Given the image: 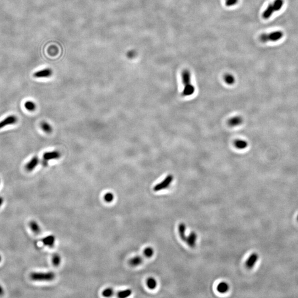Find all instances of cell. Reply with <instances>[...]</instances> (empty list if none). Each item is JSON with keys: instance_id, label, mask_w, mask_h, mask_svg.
Listing matches in <instances>:
<instances>
[{"instance_id": "cell-1", "label": "cell", "mask_w": 298, "mask_h": 298, "mask_svg": "<svg viewBox=\"0 0 298 298\" xmlns=\"http://www.w3.org/2000/svg\"><path fill=\"white\" fill-rule=\"evenodd\" d=\"M182 79L184 88L183 90L182 96H190L195 93V87L191 83V74L188 70H184L182 73Z\"/></svg>"}, {"instance_id": "cell-2", "label": "cell", "mask_w": 298, "mask_h": 298, "mask_svg": "<svg viewBox=\"0 0 298 298\" xmlns=\"http://www.w3.org/2000/svg\"><path fill=\"white\" fill-rule=\"evenodd\" d=\"M284 0H274L273 2L269 4L262 14V17L265 19H269L273 13L279 11L283 7Z\"/></svg>"}, {"instance_id": "cell-3", "label": "cell", "mask_w": 298, "mask_h": 298, "mask_svg": "<svg viewBox=\"0 0 298 298\" xmlns=\"http://www.w3.org/2000/svg\"><path fill=\"white\" fill-rule=\"evenodd\" d=\"M283 36L284 33L283 32L275 31L269 33L262 34L259 37V39L262 43H267L268 42H277L281 39Z\"/></svg>"}, {"instance_id": "cell-4", "label": "cell", "mask_w": 298, "mask_h": 298, "mask_svg": "<svg viewBox=\"0 0 298 298\" xmlns=\"http://www.w3.org/2000/svg\"><path fill=\"white\" fill-rule=\"evenodd\" d=\"M55 274L52 272H32L30 278L34 281H52L55 278Z\"/></svg>"}, {"instance_id": "cell-5", "label": "cell", "mask_w": 298, "mask_h": 298, "mask_svg": "<svg viewBox=\"0 0 298 298\" xmlns=\"http://www.w3.org/2000/svg\"><path fill=\"white\" fill-rule=\"evenodd\" d=\"M173 180H174V176L172 175L171 174L168 175V176L166 177L162 182L159 183L154 187V191L155 192H158L167 188L170 186Z\"/></svg>"}, {"instance_id": "cell-6", "label": "cell", "mask_w": 298, "mask_h": 298, "mask_svg": "<svg viewBox=\"0 0 298 298\" xmlns=\"http://www.w3.org/2000/svg\"><path fill=\"white\" fill-rule=\"evenodd\" d=\"M17 121H18V119L16 116H13V115L8 116L0 122V129H2L4 127H6L7 125L15 124V123H17Z\"/></svg>"}, {"instance_id": "cell-7", "label": "cell", "mask_w": 298, "mask_h": 298, "mask_svg": "<svg viewBox=\"0 0 298 298\" xmlns=\"http://www.w3.org/2000/svg\"><path fill=\"white\" fill-rule=\"evenodd\" d=\"M61 154L58 151H52L44 153L43 155V160L48 162L52 160H57L60 158Z\"/></svg>"}, {"instance_id": "cell-8", "label": "cell", "mask_w": 298, "mask_h": 298, "mask_svg": "<svg viewBox=\"0 0 298 298\" xmlns=\"http://www.w3.org/2000/svg\"><path fill=\"white\" fill-rule=\"evenodd\" d=\"M52 75V69L50 68H46L34 73L33 76L36 78H46L50 77Z\"/></svg>"}, {"instance_id": "cell-9", "label": "cell", "mask_w": 298, "mask_h": 298, "mask_svg": "<svg viewBox=\"0 0 298 298\" xmlns=\"http://www.w3.org/2000/svg\"><path fill=\"white\" fill-rule=\"evenodd\" d=\"M39 162V160L38 156H34L33 158L31 159L27 164L25 165V169L27 172H32L34 169L37 167Z\"/></svg>"}, {"instance_id": "cell-10", "label": "cell", "mask_w": 298, "mask_h": 298, "mask_svg": "<svg viewBox=\"0 0 298 298\" xmlns=\"http://www.w3.org/2000/svg\"><path fill=\"white\" fill-rule=\"evenodd\" d=\"M259 256L257 253H252L249 256L246 262V266L248 268H252L255 266L256 263L257 261Z\"/></svg>"}, {"instance_id": "cell-11", "label": "cell", "mask_w": 298, "mask_h": 298, "mask_svg": "<svg viewBox=\"0 0 298 298\" xmlns=\"http://www.w3.org/2000/svg\"><path fill=\"white\" fill-rule=\"evenodd\" d=\"M243 122V119L240 116H235L228 120V124L231 127H235L241 124Z\"/></svg>"}, {"instance_id": "cell-12", "label": "cell", "mask_w": 298, "mask_h": 298, "mask_svg": "<svg viewBox=\"0 0 298 298\" xmlns=\"http://www.w3.org/2000/svg\"><path fill=\"white\" fill-rule=\"evenodd\" d=\"M196 240H197V235L195 232H192L188 236H187L185 241L188 245L189 246L194 247L195 245Z\"/></svg>"}, {"instance_id": "cell-13", "label": "cell", "mask_w": 298, "mask_h": 298, "mask_svg": "<svg viewBox=\"0 0 298 298\" xmlns=\"http://www.w3.org/2000/svg\"><path fill=\"white\" fill-rule=\"evenodd\" d=\"M42 242H43L44 245L49 247H52L54 246V243L55 242V238L52 235H49L46 237L43 238L42 240Z\"/></svg>"}, {"instance_id": "cell-14", "label": "cell", "mask_w": 298, "mask_h": 298, "mask_svg": "<svg viewBox=\"0 0 298 298\" xmlns=\"http://www.w3.org/2000/svg\"><path fill=\"white\" fill-rule=\"evenodd\" d=\"M29 228H31L32 231L36 234H39L41 232V228L38 222L34 220H32L29 223Z\"/></svg>"}, {"instance_id": "cell-15", "label": "cell", "mask_w": 298, "mask_h": 298, "mask_svg": "<svg viewBox=\"0 0 298 298\" xmlns=\"http://www.w3.org/2000/svg\"><path fill=\"white\" fill-rule=\"evenodd\" d=\"M234 145L237 149L243 150L246 149L248 146V143L245 140H236L235 141Z\"/></svg>"}, {"instance_id": "cell-16", "label": "cell", "mask_w": 298, "mask_h": 298, "mask_svg": "<svg viewBox=\"0 0 298 298\" xmlns=\"http://www.w3.org/2000/svg\"><path fill=\"white\" fill-rule=\"evenodd\" d=\"M186 225H185L184 224H183V223L180 224L179 226H178L179 234H180L181 238L183 240L185 241L186 240V237H187V236H186Z\"/></svg>"}, {"instance_id": "cell-17", "label": "cell", "mask_w": 298, "mask_h": 298, "mask_svg": "<svg viewBox=\"0 0 298 298\" xmlns=\"http://www.w3.org/2000/svg\"><path fill=\"white\" fill-rule=\"evenodd\" d=\"M224 80L225 83L229 85H233L235 82V79L234 77L230 73H227L224 76Z\"/></svg>"}, {"instance_id": "cell-18", "label": "cell", "mask_w": 298, "mask_h": 298, "mask_svg": "<svg viewBox=\"0 0 298 298\" xmlns=\"http://www.w3.org/2000/svg\"><path fill=\"white\" fill-rule=\"evenodd\" d=\"M229 285L225 282L219 283L217 286V290L220 293H225L229 290Z\"/></svg>"}, {"instance_id": "cell-19", "label": "cell", "mask_w": 298, "mask_h": 298, "mask_svg": "<svg viewBox=\"0 0 298 298\" xmlns=\"http://www.w3.org/2000/svg\"><path fill=\"white\" fill-rule=\"evenodd\" d=\"M25 108L29 112H33L36 109V104L31 100H28L25 103Z\"/></svg>"}, {"instance_id": "cell-20", "label": "cell", "mask_w": 298, "mask_h": 298, "mask_svg": "<svg viewBox=\"0 0 298 298\" xmlns=\"http://www.w3.org/2000/svg\"><path fill=\"white\" fill-rule=\"evenodd\" d=\"M40 127L42 128V129L46 133H52V130L51 125L47 122H42L40 123Z\"/></svg>"}, {"instance_id": "cell-21", "label": "cell", "mask_w": 298, "mask_h": 298, "mask_svg": "<svg viewBox=\"0 0 298 298\" xmlns=\"http://www.w3.org/2000/svg\"><path fill=\"white\" fill-rule=\"evenodd\" d=\"M143 261V259L140 256L134 257L133 259H131L129 261V263L132 266H137L140 265Z\"/></svg>"}, {"instance_id": "cell-22", "label": "cell", "mask_w": 298, "mask_h": 298, "mask_svg": "<svg viewBox=\"0 0 298 298\" xmlns=\"http://www.w3.org/2000/svg\"><path fill=\"white\" fill-rule=\"evenodd\" d=\"M146 284H147V286L149 289H151V290L155 289L157 286V282H156V280L153 278H148L147 280Z\"/></svg>"}, {"instance_id": "cell-23", "label": "cell", "mask_w": 298, "mask_h": 298, "mask_svg": "<svg viewBox=\"0 0 298 298\" xmlns=\"http://www.w3.org/2000/svg\"><path fill=\"white\" fill-rule=\"evenodd\" d=\"M61 262V257L58 255V253H55L52 255V263L54 266H58L60 264Z\"/></svg>"}, {"instance_id": "cell-24", "label": "cell", "mask_w": 298, "mask_h": 298, "mask_svg": "<svg viewBox=\"0 0 298 298\" xmlns=\"http://www.w3.org/2000/svg\"><path fill=\"white\" fill-rule=\"evenodd\" d=\"M131 294V291L130 289L123 290L118 293V296L120 298H125L129 296Z\"/></svg>"}, {"instance_id": "cell-25", "label": "cell", "mask_w": 298, "mask_h": 298, "mask_svg": "<svg viewBox=\"0 0 298 298\" xmlns=\"http://www.w3.org/2000/svg\"><path fill=\"white\" fill-rule=\"evenodd\" d=\"M144 254L146 257H151L154 255V250L151 247H147L144 249Z\"/></svg>"}, {"instance_id": "cell-26", "label": "cell", "mask_w": 298, "mask_h": 298, "mask_svg": "<svg viewBox=\"0 0 298 298\" xmlns=\"http://www.w3.org/2000/svg\"><path fill=\"white\" fill-rule=\"evenodd\" d=\"M104 199L107 203H110L114 199V195L112 193H107L104 195Z\"/></svg>"}, {"instance_id": "cell-27", "label": "cell", "mask_w": 298, "mask_h": 298, "mask_svg": "<svg viewBox=\"0 0 298 298\" xmlns=\"http://www.w3.org/2000/svg\"><path fill=\"white\" fill-rule=\"evenodd\" d=\"M113 294V290L111 288H107L102 292V295L104 297H110Z\"/></svg>"}, {"instance_id": "cell-28", "label": "cell", "mask_w": 298, "mask_h": 298, "mask_svg": "<svg viewBox=\"0 0 298 298\" xmlns=\"http://www.w3.org/2000/svg\"><path fill=\"white\" fill-rule=\"evenodd\" d=\"M239 2V0H225V5L227 7L234 6Z\"/></svg>"}, {"instance_id": "cell-29", "label": "cell", "mask_w": 298, "mask_h": 298, "mask_svg": "<svg viewBox=\"0 0 298 298\" xmlns=\"http://www.w3.org/2000/svg\"><path fill=\"white\" fill-rule=\"evenodd\" d=\"M135 54H136V52H135L134 50H130V51L128 52L127 56H128V57H129V58H134Z\"/></svg>"}, {"instance_id": "cell-30", "label": "cell", "mask_w": 298, "mask_h": 298, "mask_svg": "<svg viewBox=\"0 0 298 298\" xmlns=\"http://www.w3.org/2000/svg\"><path fill=\"white\" fill-rule=\"evenodd\" d=\"M4 294V290L2 286L0 285V296H2Z\"/></svg>"}, {"instance_id": "cell-31", "label": "cell", "mask_w": 298, "mask_h": 298, "mask_svg": "<svg viewBox=\"0 0 298 298\" xmlns=\"http://www.w3.org/2000/svg\"><path fill=\"white\" fill-rule=\"evenodd\" d=\"M3 201L4 200H3V197H0V207H1V205L3 204Z\"/></svg>"}, {"instance_id": "cell-32", "label": "cell", "mask_w": 298, "mask_h": 298, "mask_svg": "<svg viewBox=\"0 0 298 298\" xmlns=\"http://www.w3.org/2000/svg\"><path fill=\"white\" fill-rule=\"evenodd\" d=\"M1 260H2V257H1V256L0 255V262H1Z\"/></svg>"}, {"instance_id": "cell-33", "label": "cell", "mask_w": 298, "mask_h": 298, "mask_svg": "<svg viewBox=\"0 0 298 298\" xmlns=\"http://www.w3.org/2000/svg\"><path fill=\"white\" fill-rule=\"evenodd\" d=\"M0 183H1V181H0Z\"/></svg>"}, {"instance_id": "cell-34", "label": "cell", "mask_w": 298, "mask_h": 298, "mask_svg": "<svg viewBox=\"0 0 298 298\" xmlns=\"http://www.w3.org/2000/svg\"></svg>"}]
</instances>
